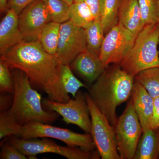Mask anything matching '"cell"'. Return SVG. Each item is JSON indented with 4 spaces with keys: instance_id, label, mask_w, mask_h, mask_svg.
Returning <instances> with one entry per match:
<instances>
[{
    "instance_id": "6da1fadb",
    "label": "cell",
    "mask_w": 159,
    "mask_h": 159,
    "mask_svg": "<svg viewBox=\"0 0 159 159\" xmlns=\"http://www.w3.org/2000/svg\"><path fill=\"white\" fill-rule=\"evenodd\" d=\"M1 59L11 69L22 71L50 100L67 102L70 98L61 84V63L56 55L49 54L38 40L23 41L9 49Z\"/></svg>"
},
{
    "instance_id": "7a4b0ae2",
    "label": "cell",
    "mask_w": 159,
    "mask_h": 159,
    "mask_svg": "<svg viewBox=\"0 0 159 159\" xmlns=\"http://www.w3.org/2000/svg\"><path fill=\"white\" fill-rule=\"evenodd\" d=\"M134 79L118 64L107 67L89 90V95L110 123L118 121L116 109L131 96Z\"/></svg>"
},
{
    "instance_id": "3957f363",
    "label": "cell",
    "mask_w": 159,
    "mask_h": 159,
    "mask_svg": "<svg viewBox=\"0 0 159 159\" xmlns=\"http://www.w3.org/2000/svg\"><path fill=\"white\" fill-rule=\"evenodd\" d=\"M12 75L14 90L8 114L20 125L31 122L50 124L55 121L58 114L44 109L41 95L32 87L28 76L17 69H13Z\"/></svg>"
},
{
    "instance_id": "277c9868",
    "label": "cell",
    "mask_w": 159,
    "mask_h": 159,
    "mask_svg": "<svg viewBox=\"0 0 159 159\" xmlns=\"http://www.w3.org/2000/svg\"><path fill=\"white\" fill-rule=\"evenodd\" d=\"M159 23L144 26L137 34L133 45L119 65L134 77L142 71L159 67Z\"/></svg>"
},
{
    "instance_id": "5b68a950",
    "label": "cell",
    "mask_w": 159,
    "mask_h": 159,
    "mask_svg": "<svg viewBox=\"0 0 159 159\" xmlns=\"http://www.w3.org/2000/svg\"><path fill=\"white\" fill-rule=\"evenodd\" d=\"M8 142L14 145L29 159H37L40 154L54 153L68 159H99V152L87 151L79 147L61 146L47 138L24 139L10 137Z\"/></svg>"
},
{
    "instance_id": "8992f818",
    "label": "cell",
    "mask_w": 159,
    "mask_h": 159,
    "mask_svg": "<svg viewBox=\"0 0 159 159\" xmlns=\"http://www.w3.org/2000/svg\"><path fill=\"white\" fill-rule=\"evenodd\" d=\"M18 137L24 139H57L64 142L67 146L79 147L87 151H93L96 147L91 134L77 133L67 129L38 122H31L21 125Z\"/></svg>"
},
{
    "instance_id": "52a82bcc",
    "label": "cell",
    "mask_w": 159,
    "mask_h": 159,
    "mask_svg": "<svg viewBox=\"0 0 159 159\" xmlns=\"http://www.w3.org/2000/svg\"><path fill=\"white\" fill-rule=\"evenodd\" d=\"M120 159H133L143 129L131 99L114 126Z\"/></svg>"
},
{
    "instance_id": "ba28073f",
    "label": "cell",
    "mask_w": 159,
    "mask_h": 159,
    "mask_svg": "<svg viewBox=\"0 0 159 159\" xmlns=\"http://www.w3.org/2000/svg\"><path fill=\"white\" fill-rule=\"evenodd\" d=\"M91 119V134L102 159H120L114 126L96 105L89 93H85Z\"/></svg>"
},
{
    "instance_id": "9c48e42d",
    "label": "cell",
    "mask_w": 159,
    "mask_h": 159,
    "mask_svg": "<svg viewBox=\"0 0 159 159\" xmlns=\"http://www.w3.org/2000/svg\"><path fill=\"white\" fill-rule=\"evenodd\" d=\"M42 103L48 110L60 115L66 123L77 125L85 133L91 134L89 109L85 94L81 91H78L74 99L66 102H57L48 99L43 100Z\"/></svg>"
},
{
    "instance_id": "30bf717a",
    "label": "cell",
    "mask_w": 159,
    "mask_h": 159,
    "mask_svg": "<svg viewBox=\"0 0 159 159\" xmlns=\"http://www.w3.org/2000/svg\"><path fill=\"white\" fill-rule=\"evenodd\" d=\"M136 35L119 21L106 34L99 57L107 67L120 65L129 52Z\"/></svg>"
},
{
    "instance_id": "8fae6325",
    "label": "cell",
    "mask_w": 159,
    "mask_h": 159,
    "mask_svg": "<svg viewBox=\"0 0 159 159\" xmlns=\"http://www.w3.org/2000/svg\"><path fill=\"white\" fill-rule=\"evenodd\" d=\"M86 49L85 29L75 25L70 20L61 24L55 55L61 64L70 65Z\"/></svg>"
},
{
    "instance_id": "7c38bea8",
    "label": "cell",
    "mask_w": 159,
    "mask_h": 159,
    "mask_svg": "<svg viewBox=\"0 0 159 159\" xmlns=\"http://www.w3.org/2000/svg\"><path fill=\"white\" fill-rule=\"evenodd\" d=\"M19 27L24 41L38 40L41 32L51 21L43 0H35L18 15Z\"/></svg>"
},
{
    "instance_id": "4fadbf2b",
    "label": "cell",
    "mask_w": 159,
    "mask_h": 159,
    "mask_svg": "<svg viewBox=\"0 0 159 159\" xmlns=\"http://www.w3.org/2000/svg\"><path fill=\"white\" fill-rule=\"evenodd\" d=\"M71 67L91 84L98 79L107 67L99 56L87 50L75 58L72 62Z\"/></svg>"
},
{
    "instance_id": "5bb4252c",
    "label": "cell",
    "mask_w": 159,
    "mask_h": 159,
    "mask_svg": "<svg viewBox=\"0 0 159 159\" xmlns=\"http://www.w3.org/2000/svg\"><path fill=\"white\" fill-rule=\"evenodd\" d=\"M24 41L19 27L18 15L9 9L0 23V54Z\"/></svg>"
},
{
    "instance_id": "9a60e30c",
    "label": "cell",
    "mask_w": 159,
    "mask_h": 159,
    "mask_svg": "<svg viewBox=\"0 0 159 159\" xmlns=\"http://www.w3.org/2000/svg\"><path fill=\"white\" fill-rule=\"evenodd\" d=\"M131 96L143 132L152 128L153 98L141 84L135 81Z\"/></svg>"
},
{
    "instance_id": "2e32d148",
    "label": "cell",
    "mask_w": 159,
    "mask_h": 159,
    "mask_svg": "<svg viewBox=\"0 0 159 159\" xmlns=\"http://www.w3.org/2000/svg\"><path fill=\"white\" fill-rule=\"evenodd\" d=\"M119 21L137 36L144 27L139 0H122L119 10Z\"/></svg>"
},
{
    "instance_id": "e0dca14e",
    "label": "cell",
    "mask_w": 159,
    "mask_h": 159,
    "mask_svg": "<svg viewBox=\"0 0 159 159\" xmlns=\"http://www.w3.org/2000/svg\"><path fill=\"white\" fill-rule=\"evenodd\" d=\"M159 154V128L143 132L133 159H157Z\"/></svg>"
},
{
    "instance_id": "ac0fdd59",
    "label": "cell",
    "mask_w": 159,
    "mask_h": 159,
    "mask_svg": "<svg viewBox=\"0 0 159 159\" xmlns=\"http://www.w3.org/2000/svg\"><path fill=\"white\" fill-rule=\"evenodd\" d=\"M85 31L87 51L99 56L105 34L101 20H95Z\"/></svg>"
},
{
    "instance_id": "d6986e66",
    "label": "cell",
    "mask_w": 159,
    "mask_h": 159,
    "mask_svg": "<svg viewBox=\"0 0 159 159\" xmlns=\"http://www.w3.org/2000/svg\"><path fill=\"white\" fill-rule=\"evenodd\" d=\"M61 24L51 21L41 32L38 40L49 54L55 55L57 53Z\"/></svg>"
},
{
    "instance_id": "ffe728a7",
    "label": "cell",
    "mask_w": 159,
    "mask_h": 159,
    "mask_svg": "<svg viewBox=\"0 0 159 159\" xmlns=\"http://www.w3.org/2000/svg\"><path fill=\"white\" fill-rule=\"evenodd\" d=\"M95 20L90 9L84 1L74 2L70 6V20L75 25L85 29Z\"/></svg>"
},
{
    "instance_id": "44dd1931",
    "label": "cell",
    "mask_w": 159,
    "mask_h": 159,
    "mask_svg": "<svg viewBox=\"0 0 159 159\" xmlns=\"http://www.w3.org/2000/svg\"><path fill=\"white\" fill-rule=\"evenodd\" d=\"M146 89L153 99L159 97V67H154L142 71L134 77Z\"/></svg>"
},
{
    "instance_id": "7402d4cb",
    "label": "cell",
    "mask_w": 159,
    "mask_h": 159,
    "mask_svg": "<svg viewBox=\"0 0 159 159\" xmlns=\"http://www.w3.org/2000/svg\"><path fill=\"white\" fill-rule=\"evenodd\" d=\"M51 21L62 24L70 20V5L63 0H43Z\"/></svg>"
},
{
    "instance_id": "603a6c76",
    "label": "cell",
    "mask_w": 159,
    "mask_h": 159,
    "mask_svg": "<svg viewBox=\"0 0 159 159\" xmlns=\"http://www.w3.org/2000/svg\"><path fill=\"white\" fill-rule=\"evenodd\" d=\"M122 0H104L101 22L105 34L119 22V12Z\"/></svg>"
},
{
    "instance_id": "cb8c5ba5",
    "label": "cell",
    "mask_w": 159,
    "mask_h": 159,
    "mask_svg": "<svg viewBox=\"0 0 159 159\" xmlns=\"http://www.w3.org/2000/svg\"><path fill=\"white\" fill-rule=\"evenodd\" d=\"M61 84L67 93L75 97L81 88H88L85 84L74 76L70 65L61 64L60 68Z\"/></svg>"
},
{
    "instance_id": "d4e9b609",
    "label": "cell",
    "mask_w": 159,
    "mask_h": 159,
    "mask_svg": "<svg viewBox=\"0 0 159 159\" xmlns=\"http://www.w3.org/2000/svg\"><path fill=\"white\" fill-rule=\"evenodd\" d=\"M144 26L159 21V0H139Z\"/></svg>"
},
{
    "instance_id": "484cf974",
    "label": "cell",
    "mask_w": 159,
    "mask_h": 159,
    "mask_svg": "<svg viewBox=\"0 0 159 159\" xmlns=\"http://www.w3.org/2000/svg\"><path fill=\"white\" fill-rule=\"evenodd\" d=\"M22 125L8 114L7 111L0 114V139L15 136L18 137Z\"/></svg>"
},
{
    "instance_id": "4316f807",
    "label": "cell",
    "mask_w": 159,
    "mask_h": 159,
    "mask_svg": "<svg viewBox=\"0 0 159 159\" xmlns=\"http://www.w3.org/2000/svg\"><path fill=\"white\" fill-rule=\"evenodd\" d=\"M9 67L5 61L0 60V91L2 93L13 94L14 84Z\"/></svg>"
},
{
    "instance_id": "83f0119b",
    "label": "cell",
    "mask_w": 159,
    "mask_h": 159,
    "mask_svg": "<svg viewBox=\"0 0 159 159\" xmlns=\"http://www.w3.org/2000/svg\"><path fill=\"white\" fill-rule=\"evenodd\" d=\"M28 157L14 145L8 142L4 143L0 152L1 159H27Z\"/></svg>"
},
{
    "instance_id": "f1b7e54d",
    "label": "cell",
    "mask_w": 159,
    "mask_h": 159,
    "mask_svg": "<svg viewBox=\"0 0 159 159\" xmlns=\"http://www.w3.org/2000/svg\"><path fill=\"white\" fill-rule=\"evenodd\" d=\"M90 9L95 20H101L104 9V0H83Z\"/></svg>"
},
{
    "instance_id": "f546056e",
    "label": "cell",
    "mask_w": 159,
    "mask_h": 159,
    "mask_svg": "<svg viewBox=\"0 0 159 159\" xmlns=\"http://www.w3.org/2000/svg\"><path fill=\"white\" fill-rule=\"evenodd\" d=\"M35 0H8V9L20 14L27 6Z\"/></svg>"
},
{
    "instance_id": "4dcf8cb0",
    "label": "cell",
    "mask_w": 159,
    "mask_h": 159,
    "mask_svg": "<svg viewBox=\"0 0 159 159\" xmlns=\"http://www.w3.org/2000/svg\"><path fill=\"white\" fill-rule=\"evenodd\" d=\"M151 128H159V97L154 99Z\"/></svg>"
},
{
    "instance_id": "1f68e13d",
    "label": "cell",
    "mask_w": 159,
    "mask_h": 159,
    "mask_svg": "<svg viewBox=\"0 0 159 159\" xmlns=\"http://www.w3.org/2000/svg\"><path fill=\"white\" fill-rule=\"evenodd\" d=\"M11 100H13V97L12 99H11L10 96L7 95H1L0 98L1 112L5 111L7 107L9 106V104L11 102Z\"/></svg>"
},
{
    "instance_id": "d6a6232c",
    "label": "cell",
    "mask_w": 159,
    "mask_h": 159,
    "mask_svg": "<svg viewBox=\"0 0 159 159\" xmlns=\"http://www.w3.org/2000/svg\"><path fill=\"white\" fill-rule=\"evenodd\" d=\"M7 1L8 0H0V10L1 12L7 11L9 9Z\"/></svg>"
},
{
    "instance_id": "836d02e7",
    "label": "cell",
    "mask_w": 159,
    "mask_h": 159,
    "mask_svg": "<svg viewBox=\"0 0 159 159\" xmlns=\"http://www.w3.org/2000/svg\"><path fill=\"white\" fill-rule=\"evenodd\" d=\"M63 1L68 3L70 6L74 2V0H63Z\"/></svg>"
},
{
    "instance_id": "e575fe53",
    "label": "cell",
    "mask_w": 159,
    "mask_h": 159,
    "mask_svg": "<svg viewBox=\"0 0 159 159\" xmlns=\"http://www.w3.org/2000/svg\"><path fill=\"white\" fill-rule=\"evenodd\" d=\"M83 1V0H74V2H81V1Z\"/></svg>"
},
{
    "instance_id": "d590c367",
    "label": "cell",
    "mask_w": 159,
    "mask_h": 159,
    "mask_svg": "<svg viewBox=\"0 0 159 159\" xmlns=\"http://www.w3.org/2000/svg\"><path fill=\"white\" fill-rule=\"evenodd\" d=\"M158 159H159V154L158 157Z\"/></svg>"
},
{
    "instance_id": "8d00e7d4",
    "label": "cell",
    "mask_w": 159,
    "mask_h": 159,
    "mask_svg": "<svg viewBox=\"0 0 159 159\" xmlns=\"http://www.w3.org/2000/svg\"></svg>"
}]
</instances>
